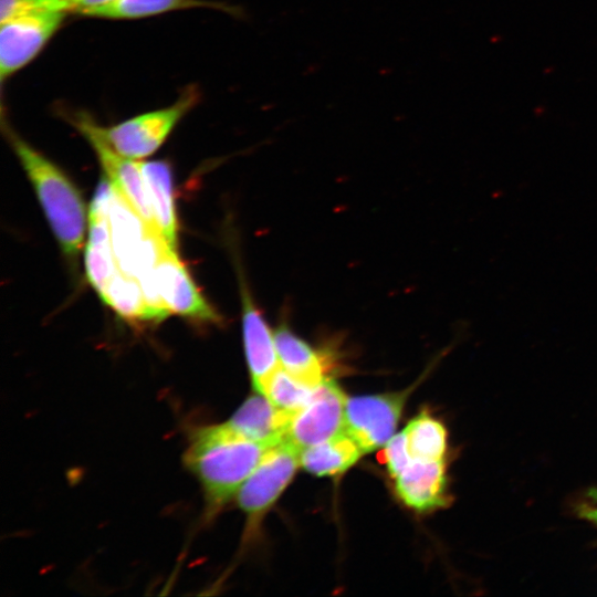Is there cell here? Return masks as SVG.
Instances as JSON below:
<instances>
[{
	"mask_svg": "<svg viewBox=\"0 0 597 597\" xmlns=\"http://www.w3.org/2000/svg\"><path fill=\"white\" fill-rule=\"evenodd\" d=\"M392 479L399 500L417 512H431L447 506L450 502L443 460L412 459Z\"/></svg>",
	"mask_w": 597,
	"mask_h": 597,
	"instance_id": "11",
	"label": "cell"
},
{
	"mask_svg": "<svg viewBox=\"0 0 597 597\" xmlns=\"http://www.w3.org/2000/svg\"><path fill=\"white\" fill-rule=\"evenodd\" d=\"M86 138L116 193L151 228L158 230L139 161L117 153L103 137L100 125L85 112L69 117ZM159 231V230H158Z\"/></svg>",
	"mask_w": 597,
	"mask_h": 597,
	"instance_id": "4",
	"label": "cell"
},
{
	"mask_svg": "<svg viewBox=\"0 0 597 597\" xmlns=\"http://www.w3.org/2000/svg\"><path fill=\"white\" fill-rule=\"evenodd\" d=\"M208 8L223 11L241 18L244 12L240 7L209 0H109L105 3L86 8L77 14L98 19H138L161 14L175 10Z\"/></svg>",
	"mask_w": 597,
	"mask_h": 597,
	"instance_id": "14",
	"label": "cell"
},
{
	"mask_svg": "<svg viewBox=\"0 0 597 597\" xmlns=\"http://www.w3.org/2000/svg\"><path fill=\"white\" fill-rule=\"evenodd\" d=\"M107 1L109 0H65V2L67 3L70 8V11L74 13H77L78 11L86 8L105 3Z\"/></svg>",
	"mask_w": 597,
	"mask_h": 597,
	"instance_id": "23",
	"label": "cell"
},
{
	"mask_svg": "<svg viewBox=\"0 0 597 597\" xmlns=\"http://www.w3.org/2000/svg\"><path fill=\"white\" fill-rule=\"evenodd\" d=\"M364 451L344 430L321 443L301 450L300 461L305 471L317 476H333L353 467Z\"/></svg>",
	"mask_w": 597,
	"mask_h": 597,
	"instance_id": "16",
	"label": "cell"
},
{
	"mask_svg": "<svg viewBox=\"0 0 597 597\" xmlns=\"http://www.w3.org/2000/svg\"><path fill=\"white\" fill-rule=\"evenodd\" d=\"M199 100V90L196 85H190L174 104L109 127L100 125V132L117 153L132 159H140L154 154L163 145L180 119L196 106Z\"/></svg>",
	"mask_w": 597,
	"mask_h": 597,
	"instance_id": "3",
	"label": "cell"
},
{
	"mask_svg": "<svg viewBox=\"0 0 597 597\" xmlns=\"http://www.w3.org/2000/svg\"><path fill=\"white\" fill-rule=\"evenodd\" d=\"M239 281L245 358L254 391L262 394L269 378L280 367L274 331L255 305L241 270Z\"/></svg>",
	"mask_w": 597,
	"mask_h": 597,
	"instance_id": "10",
	"label": "cell"
},
{
	"mask_svg": "<svg viewBox=\"0 0 597 597\" xmlns=\"http://www.w3.org/2000/svg\"><path fill=\"white\" fill-rule=\"evenodd\" d=\"M273 446L245 438L228 421L193 430L184 459L202 485L209 516L238 493Z\"/></svg>",
	"mask_w": 597,
	"mask_h": 597,
	"instance_id": "1",
	"label": "cell"
},
{
	"mask_svg": "<svg viewBox=\"0 0 597 597\" xmlns=\"http://www.w3.org/2000/svg\"><path fill=\"white\" fill-rule=\"evenodd\" d=\"M300 453L301 450L284 438L264 453L258 467L239 489L238 505L247 514L250 530L258 526L293 479L301 465Z\"/></svg>",
	"mask_w": 597,
	"mask_h": 597,
	"instance_id": "5",
	"label": "cell"
},
{
	"mask_svg": "<svg viewBox=\"0 0 597 597\" xmlns=\"http://www.w3.org/2000/svg\"><path fill=\"white\" fill-rule=\"evenodd\" d=\"M52 10L71 12L65 0H0V22L18 15Z\"/></svg>",
	"mask_w": 597,
	"mask_h": 597,
	"instance_id": "20",
	"label": "cell"
},
{
	"mask_svg": "<svg viewBox=\"0 0 597 597\" xmlns=\"http://www.w3.org/2000/svg\"><path fill=\"white\" fill-rule=\"evenodd\" d=\"M290 418V415L276 409L263 394L255 391L228 423L250 440L273 446L285 438Z\"/></svg>",
	"mask_w": 597,
	"mask_h": 597,
	"instance_id": "13",
	"label": "cell"
},
{
	"mask_svg": "<svg viewBox=\"0 0 597 597\" xmlns=\"http://www.w3.org/2000/svg\"><path fill=\"white\" fill-rule=\"evenodd\" d=\"M274 343L280 366L290 375L314 387L326 379V356L296 335L285 322L274 329Z\"/></svg>",
	"mask_w": 597,
	"mask_h": 597,
	"instance_id": "12",
	"label": "cell"
},
{
	"mask_svg": "<svg viewBox=\"0 0 597 597\" xmlns=\"http://www.w3.org/2000/svg\"><path fill=\"white\" fill-rule=\"evenodd\" d=\"M412 459L443 460L448 448V432L443 423L427 411H421L404 429Z\"/></svg>",
	"mask_w": 597,
	"mask_h": 597,
	"instance_id": "18",
	"label": "cell"
},
{
	"mask_svg": "<svg viewBox=\"0 0 597 597\" xmlns=\"http://www.w3.org/2000/svg\"><path fill=\"white\" fill-rule=\"evenodd\" d=\"M408 390L348 398L345 430L364 453L384 447L395 434Z\"/></svg>",
	"mask_w": 597,
	"mask_h": 597,
	"instance_id": "8",
	"label": "cell"
},
{
	"mask_svg": "<svg viewBox=\"0 0 597 597\" xmlns=\"http://www.w3.org/2000/svg\"><path fill=\"white\" fill-rule=\"evenodd\" d=\"M157 228L176 250L177 217L170 166L166 161H139Z\"/></svg>",
	"mask_w": 597,
	"mask_h": 597,
	"instance_id": "15",
	"label": "cell"
},
{
	"mask_svg": "<svg viewBox=\"0 0 597 597\" xmlns=\"http://www.w3.org/2000/svg\"><path fill=\"white\" fill-rule=\"evenodd\" d=\"M380 460L386 465L391 478L398 475L411 462L412 457L404 430L394 434L384 446Z\"/></svg>",
	"mask_w": 597,
	"mask_h": 597,
	"instance_id": "21",
	"label": "cell"
},
{
	"mask_svg": "<svg viewBox=\"0 0 597 597\" xmlns=\"http://www.w3.org/2000/svg\"><path fill=\"white\" fill-rule=\"evenodd\" d=\"M9 143L29 177L64 254L76 259L84 241L85 207L69 177L44 155L3 125Z\"/></svg>",
	"mask_w": 597,
	"mask_h": 597,
	"instance_id": "2",
	"label": "cell"
},
{
	"mask_svg": "<svg viewBox=\"0 0 597 597\" xmlns=\"http://www.w3.org/2000/svg\"><path fill=\"white\" fill-rule=\"evenodd\" d=\"M67 11L52 10L1 21L0 77L3 83L30 63L62 25Z\"/></svg>",
	"mask_w": 597,
	"mask_h": 597,
	"instance_id": "6",
	"label": "cell"
},
{
	"mask_svg": "<svg viewBox=\"0 0 597 597\" xmlns=\"http://www.w3.org/2000/svg\"><path fill=\"white\" fill-rule=\"evenodd\" d=\"M316 387L296 379L280 366L262 394L276 409L292 416L310 400Z\"/></svg>",
	"mask_w": 597,
	"mask_h": 597,
	"instance_id": "19",
	"label": "cell"
},
{
	"mask_svg": "<svg viewBox=\"0 0 597 597\" xmlns=\"http://www.w3.org/2000/svg\"><path fill=\"white\" fill-rule=\"evenodd\" d=\"M346 401L336 381L326 378L315 388L310 400L291 416L285 438L303 450L343 432Z\"/></svg>",
	"mask_w": 597,
	"mask_h": 597,
	"instance_id": "7",
	"label": "cell"
},
{
	"mask_svg": "<svg viewBox=\"0 0 597 597\" xmlns=\"http://www.w3.org/2000/svg\"><path fill=\"white\" fill-rule=\"evenodd\" d=\"M118 315L130 321H160L165 316L148 303L139 281L119 270L98 293Z\"/></svg>",
	"mask_w": 597,
	"mask_h": 597,
	"instance_id": "17",
	"label": "cell"
},
{
	"mask_svg": "<svg viewBox=\"0 0 597 597\" xmlns=\"http://www.w3.org/2000/svg\"><path fill=\"white\" fill-rule=\"evenodd\" d=\"M157 292L170 312L199 322H221L219 313L196 286L176 250L167 247L155 266Z\"/></svg>",
	"mask_w": 597,
	"mask_h": 597,
	"instance_id": "9",
	"label": "cell"
},
{
	"mask_svg": "<svg viewBox=\"0 0 597 597\" xmlns=\"http://www.w3.org/2000/svg\"><path fill=\"white\" fill-rule=\"evenodd\" d=\"M578 515L597 525V489L589 490L577 506Z\"/></svg>",
	"mask_w": 597,
	"mask_h": 597,
	"instance_id": "22",
	"label": "cell"
}]
</instances>
